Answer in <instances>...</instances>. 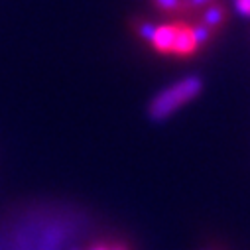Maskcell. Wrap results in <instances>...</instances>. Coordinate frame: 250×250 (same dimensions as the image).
<instances>
[{
    "mask_svg": "<svg viewBox=\"0 0 250 250\" xmlns=\"http://www.w3.org/2000/svg\"><path fill=\"white\" fill-rule=\"evenodd\" d=\"M189 2H191L193 6H205V4L211 2V0H189Z\"/></svg>",
    "mask_w": 250,
    "mask_h": 250,
    "instance_id": "9c48e42d",
    "label": "cell"
},
{
    "mask_svg": "<svg viewBox=\"0 0 250 250\" xmlns=\"http://www.w3.org/2000/svg\"><path fill=\"white\" fill-rule=\"evenodd\" d=\"M234 8L240 16L250 18V0H234Z\"/></svg>",
    "mask_w": 250,
    "mask_h": 250,
    "instance_id": "ba28073f",
    "label": "cell"
},
{
    "mask_svg": "<svg viewBox=\"0 0 250 250\" xmlns=\"http://www.w3.org/2000/svg\"><path fill=\"white\" fill-rule=\"evenodd\" d=\"M223 22H225V12H223L221 6H211V8L205 12V16H203V24H205L209 30L221 26Z\"/></svg>",
    "mask_w": 250,
    "mask_h": 250,
    "instance_id": "277c9868",
    "label": "cell"
},
{
    "mask_svg": "<svg viewBox=\"0 0 250 250\" xmlns=\"http://www.w3.org/2000/svg\"><path fill=\"white\" fill-rule=\"evenodd\" d=\"M203 91V81L199 75H187L173 85L160 91L148 104V118L152 122H162L177 112L181 106L191 103Z\"/></svg>",
    "mask_w": 250,
    "mask_h": 250,
    "instance_id": "6da1fadb",
    "label": "cell"
},
{
    "mask_svg": "<svg viewBox=\"0 0 250 250\" xmlns=\"http://www.w3.org/2000/svg\"><path fill=\"white\" fill-rule=\"evenodd\" d=\"M91 250H108V246L106 244H95Z\"/></svg>",
    "mask_w": 250,
    "mask_h": 250,
    "instance_id": "8fae6325",
    "label": "cell"
},
{
    "mask_svg": "<svg viewBox=\"0 0 250 250\" xmlns=\"http://www.w3.org/2000/svg\"><path fill=\"white\" fill-rule=\"evenodd\" d=\"M108 250H128V248L124 246L122 242H118V244H112V246H108Z\"/></svg>",
    "mask_w": 250,
    "mask_h": 250,
    "instance_id": "30bf717a",
    "label": "cell"
},
{
    "mask_svg": "<svg viewBox=\"0 0 250 250\" xmlns=\"http://www.w3.org/2000/svg\"><path fill=\"white\" fill-rule=\"evenodd\" d=\"M197 49L195 45V40L191 36V28H183V26H177V36H175V43H173V55H191L193 51Z\"/></svg>",
    "mask_w": 250,
    "mask_h": 250,
    "instance_id": "3957f363",
    "label": "cell"
},
{
    "mask_svg": "<svg viewBox=\"0 0 250 250\" xmlns=\"http://www.w3.org/2000/svg\"><path fill=\"white\" fill-rule=\"evenodd\" d=\"M191 36H193V40H195V45L201 47V45H205V43L211 40V30H209L205 24H199V26H193V28H191Z\"/></svg>",
    "mask_w": 250,
    "mask_h": 250,
    "instance_id": "5b68a950",
    "label": "cell"
},
{
    "mask_svg": "<svg viewBox=\"0 0 250 250\" xmlns=\"http://www.w3.org/2000/svg\"><path fill=\"white\" fill-rule=\"evenodd\" d=\"M175 36H177V26H171V24L156 26V34H154L150 43L160 53H171L173 51V43H175Z\"/></svg>",
    "mask_w": 250,
    "mask_h": 250,
    "instance_id": "7a4b0ae2",
    "label": "cell"
},
{
    "mask_svg": "<svg viewBox=\"0 0 250 250\" xmlns=\"http://www.w3.org/2000/svg\"><path fill=\"white\" fill-rule=\"evenodd\" d=\"M136 30H138V36H140L142 40H146V42H152V38H154V34H156V24L144 22V24H140Z\"/></svg>",
    "mask_w": 250,
    "mask_h": 250,
    "instance_id": "8992f818",
    "label": "cell"
},
{
    "mask_svg": "<svg viewBox=\"0 0 250 250\" xmlns=\"http://www.w3.org/2000/svg\"><path fill=\"white\" fill-rule=\"evenodd\" d=\"M156 4L166 12H173L181 6V0H156Z\"/></svg>",
    "mask_w": 250,
    "mask_h": 250,
    "instance_id": "52a82bcc",
    "label": "cell"
}]
</instances>
